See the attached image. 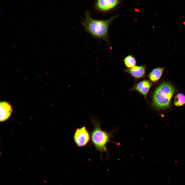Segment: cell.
Wrapping results in <instances>:
<instances>
[{"mask_svg":"<svg viewBox=\"0 0 185 185\" xmlns=\"http://www.w3.org/2000/svg\"><path fill=\"white\" fill-rule=\"evenodd\" d=\"M175 89L170 83L162 82L156 88L152 95V105L154 108L161 110L168 108L175 92Z\"/></svg>","mask_w":185,"mask_h":185,"instance_id":"cell-2","label":"cell"},{"mask_svg":"<svg viewBox=\"0 0 185 185\" xmlns=\"http://www.w3.org/2000/svg\"><path fill=\"white\" fill-rule=\"evenodd\" d=\"M124 71L132 76L135 82L137 80L144 78L146 75V67L145 65L135 66L124 70Z\"/></svg>","mask_w":185,"mask_h":185,"instance_id":"cell-7","label":"cell"},{"mask_svg":"<svg viewBox=\"0 0 185 185\" xmlns=\"http://www.w3.org/2000/svg\"><path fill=\"white\" fill-rule=\"evenodd\" d=\"M123 62L125 66L127 68H130L135 66L137 63L136 58L132 55L126 57L124 59Z\"/></svg>","mask_w":185,"mask_h":185,"instance_id":"cell-10","label":"cell"},{"mask_svg":"<svg viewBox=\"0 0 185 185\" xmlns=\"http://www.w3.org/2000/svg\"><path fill=\"white\" fill-rule=\"evenodd\" d=\"M13 47L14 48H15V47L14 46V45H13Z\"/></svg>","mask_w":185,"mask_h":185,"instance_id":"cell-13","label":"cell"},{"mask_svg":"<svg viewBox=\"0 0 185 185\" xmlns=\"http://www.w3.org/2000/svg\"><path fill=\"white\" fill-rule=\"evenodd\" d=\"M164 69V67H158L152 70L147 75L150 81L154 83L158 82L161 77Z\"/></svg>","mask_w":185,"mask_h":185,"instance_id":"cell-9","label":"cell"},{"mask_svg":"<svg viewBox=\"0 0 185 185\" xmlns=\"http://www.w3.org/2000/svg\"><path fill=\"white\" fill-rule=\"evenodd\" d=\"M90 138L89 132L85 126L77 129L73 136L75 142L77 146L80 147L86 145Z\"/></svg>","mask_w":185,"mask_h":185,"instance_id":"cell-4","label":"cell"},{"mask_svg":"<svg viewBox=\"0 0 185 185\" xmlns=\"http://www.w3.org/2000/svg\"><path fill=\"white\" fill-rule=\"evenodd\" d=\"M2 13H1V12L0 13V17H1V15H2Z\"/></svg>","mask_w":185,"mask_h":185,"instance_id":"cell-12","label":"cell"},{"mask_svg":"<svg viewBox=\"0 0 185 185\" xmlns=\"http://www.w3.org/2000/svg\"><path fill=\"white\" fill-rule=\"evenodd\" d=\"M174 104L175 106L179 107L182 106L185 104V95L183 93H179L175 96Z\"/></svg>","mask_w":185,"mask_h":185,"instance_id":"cell-11","label":"cell"},{"mask_svg":"<svg viewBox=\"0 0 185 185\" xmlns=\"http://www.w3.org/2000/svg\"><path fill=\"white\" fill-rule=\"evenodd\" d=\"M1 122L8 119L11 116L13 112L11 106L8 102L2 101L0 103Z\"/></svg>","mask_w":185,"mask_h":185,"instance_id":"cell-8","label":"cell"},{"mask_svg":"<svg viewBox=\"0 0 185 185\" xmlns=\"http://www.w3.org/2000/svg\"><path fill=\"white\" fill-rule=\"evenodd\" d=\"M152 85L153 83L150 81L144 79L138 82H135L129 90L134 91L138 92L147 101V96Z\"/></svg>","mask_w":185,"mask_h":185,"instance_id":"cell-5","label":"cell"},{"mask_svg":"<svg viewBox=\"0 0 185 185\" xmlns=\"http://www.w3.org/2000/svg\"><path fill=\"white\" fill-rule=\"evenodd\" d=\"M82 24L85 30L93 37L105 41L108 43V30L110 24L117 16L115 15L104 20L94 19L91 16L89 10L85 13Z\"/></svg>","mask_w":185,"mask_h":185,"instance_id":"cell-1","label":"cell"},{"mask_svg":"<svg viewBox=\"0 0 185 185\" xmlns=\"http://www.w3.org/2000/svg\"><path fill=\"white\" fill-rule=\"evenodd\" d=\"M117 0H98L95 3V8L100 12H107L116 6L119 3Z\"/></svg>","mask_w":185,"mask_h":185,"instance_id":"cell-6","label":"cell"},{"mask_svg":"<svg viewBox=\"0 0 185 185\" xmlns=\"http://www.w3.org/2000/svg\"><path fill=\"white\" fill-rule=\"evenodd\" d=\"M94 128L91 133L90 137L92 144L96 149L101 153L106 152L107 154L106 145L110 141V134L102 130L99 122L92 120Z\"/></svg>","mask_w":185,"mask_h":185,"instance_id":"cell-3","label":"cell"}]
</instances>
